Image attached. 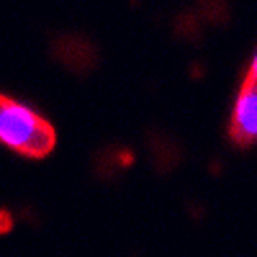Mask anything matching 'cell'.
Segmentation results:
<instances>
[{
    "label": "cell",
    "instance_id": "obj_4",
    "mask_svg": "<svg viewBox=\"0 0 257 257\" xmlns=\"http://www.w3.org/2000/svg\"><path fill=\"white\" fill-rule=\"evenodd\" d=\"M149 149H152L155 167L160 170V173H165V170L175 167L180 162V147L170 137H165V134H152L149 137Z\"/></svg>",
    "mask_w": 257,
    "mask_h": 257
},
{
    "label": "cell",
    "instance_id": "obj_7",
    "mask_svg": "<svg viewBox=\"0 0 257 257\" xmlns=\"http://www.w3.org/2000/svg\"><path fill=\"white\" fill-rule=\"evenodd\" d=\"M13 229V216L8 211H0V234H8Z\"/></svg>",
    "mask_w": 257,
    "mask_h": 257
},
{
    "label": "cell",
    "instance_id": "obj_2",
    "mask_svg": "<svg viewBox=\"0 0 257 257\" xmlns=\"http://www.w3.org/2000/svg\"><path fill=\"white\" fill-rule=\"evenodd\" d=\"M52 57L75 75H88L98 67V49L82 34H59L52 41Z\"/></svg>",
    "mask_w": 257,
    "mask_h": 257
},
{
    "label": "cell",
    "instance_id": "obj_1",
    "mask_svg": "<svg viewBox=\"0 0 257 257\" xmlns=\"http://www.w3.org/2000/svg\"><path fill=\"white\" fill-rule=\"evenodd\" d=\"M0 144L24 157H47L57 147V132L26 103L0 95Z\"/></svg>",
    "mask_w": 257,
    "mask_h": 257
},
{
    "label": "cell",
    "instance_id": "obj_8",
    "mask_svg": "<svg viewBox=\"0 0 257 257\" xmlns=\"http://www.w3.org/2000/svg\"><path fill=\"white\" fill-rule=\"evenodd\" d=\"M247 80L257 85V54H254V57H252V62H249V75H247Z\"/></svg>",
    "mask_w": 257,
    "mask_h": 257
},
{
    "label": "cell",
    "instance_id": "obj_5",
    "mask_svg": "<svg viewBox=\"0 0 257 257\" xmlns=\"http://www.w3.org/2000/svg\"><path fill=\"white\" fill-rule=\"evenodd\" d=\"M98 173L103 175H116L118 170H123L126 165H132V152L128 149H105L98 157Z\"/></svg>",
    "mask_w": 257,
    "mask_h": 257
},
{
    "label": "cell",
    "instance_id": "obj_6",
    "mask_svg": "<svg viewBox=\"0 0 257 257\" xmlns=\"http://www.w3.org/2000/svg\"><path fill=\"white\" fill-rule=\"evenodd\" d=\"M229 16L226 0H198V18L211 21V24H224Z\"/></svg>",
    "mask_w": 257,
    "mask_h": 257
},
{
    "label": "cell",
    "instance_id": "obj_3",
    "mask_svg": "<svg viewBox=\"0 0 257 257\" xmlns=\"http://www.w3.org/2000/svg\"><path fill=\"white\" fill-rule=\"evenodd\" d=\"M229 137L239 147L257 142V85L249 80L242 85L237 100H234V111H231V121H229Z\"/></svg>",
    "mask_w": 257,
    "mask_h": 257
}]
</instances>
